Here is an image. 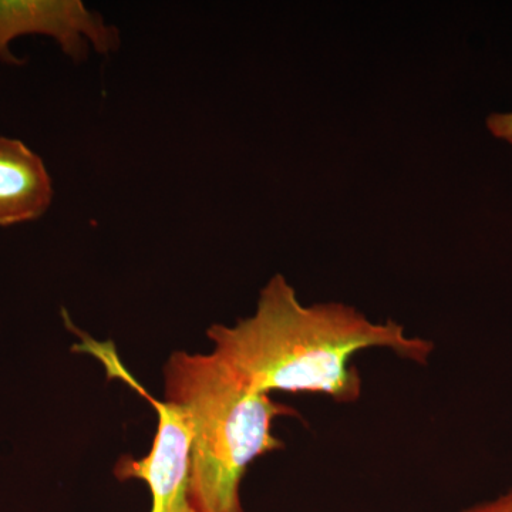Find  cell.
<instances>
[{
    "label": "cell",
    "mask_w": 512,
    "mask_h": 512,
    "mask_svg": "<svg viewBox=\"0 0 512 512\" xmlns=\"http://www.w3.org/2000/svg\"><path fill=\"white\" fill-rule=\"evenodd\" d=\"M460 512H512V487L498 497L481 501Z\"/></svg>",
    "instance_id": "cell-6"
},
{
    "label": "cell",
    "mask_w": 512,
    "mask_h": 512,
    "mask_svg": "<svg viewBox=\"0 0 512 512\" xmlns=\"http://www.w3.org/2000/svg\"><path fill=\"white\" fill-rule=\"evenodd\" d=\"M79 348L93 353L110 376L119 377L150 402L157 413V431L150 453L143 458L123 456L114 467L119 480L144 481L153 498L151 512H195L191 501V436L187 419L177 404L160 402L136 382L121 365L111 345L84 336Z\"/></svg>",
    "instance_id": "cell-3"
},
{
    "label": "cell",
    "mask_w": 512,
    "mask_h": 512,
    "mask_svg": "<svg viewBox=\"0 0 512 512\" xmlns=\"http://www.w3.org/2000/svg\"><path fill=\"white\" fill-rule=\"evenodd\" d=\"M55 190L45 161L18 138L0 136V227L42 218Z\"/></svg>",
    "instance_id": "cell-5"
},
{
    "label": "cell",
    "mask_w": 512,
    "mask_h": 512,
    "mask_svg": "<svg viewBox=\"0 0 512 512\" xmlns=\"http://www.w3.org/2000/svg\"><path fill=\"white\" fill-rule=\"evenodd\" d=\"M23 36H46L74 63H83L90 53L111 55L121 45L116 26L87 8L82 0H0V60L22 64L10 43Z\"/></svg>",
    "instance_id": "cell-4"
},
{
    "label": "cell",
    "mask_w": 512,
    "mask_h": 512,
    "mask_svg": "<svg viewBox=\"0 0 512 512\" xmlns=\"http://www.w3.org/2000/svg\"><path fill=\"white\" fill-rule=\"evenodd\" d=\"M214 355L258 392L325 394L338 403L362 396V377L349 362L370 348L392 350L426 365L434 345L409 338L394 320L375 323L340 302L305 306L284 275H275L259 293L255 313L235 325L207 332Z\"/></svg>",
    "instance_id": "cell-1"
},
{
    "label": "cell",
    "mask_w": 512,
    "mask_h": 512,
    "mask_svg": "<svg viewBox=\"0 0 512 512\" xmlns=\"http://www.w3.org/2000/svg\"><path fill=\"white\" fill-rule=\"evenodd\" d=\"M164 376L165 400L183 409L190 429L195 512H244L241 483L249 464L285 447L272 424L298 412L252 389L214 353L175 352Z\"/></svg>",
    "instance_id": "cell-2"
},
{
    "label": "cell",
    "mask_w": 512,
    "mask_h": 512,
    "mask_svg": "<svg viewBox=\"0 0 512 512\" xmlns=\"http://www.w3.org/2000/svg\"><path fill=\"white\" fill-rule=\"evenodd\" d=\"M487 128L494 137L512 146V113H494L487 119Z\"/></svg>",
    "instance_id": "cell-7"
}]
</instances>
